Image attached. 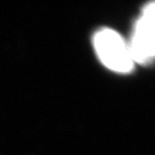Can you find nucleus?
Here are the masks:
<instances>
[{
    "label": "nucleus",
    "instance_id": "f257e3e1",
    "mask_svg": "<svg viewBox=\"0 0 155 155\" xmlns=\"http://www.w3.org/2000/svg\"><path fill=\"white\" fill-rule=\"evenodd\" d=\"M95 51L101 63L113 72L126 74L134 69L128 42L116 30L104 27L95 33Z\"/></svg>",
    "mask_w": 155,
    "mask_h": 155
},
{
    "label": "nucleus",
    "instance_id": "f03ea898",
    "mask_svg": "<svg viewBox=\"0 0 155 155\" xmlns=\"http://www.w3.org/2000/svg\"><path fill=\"white\" fill-rule=\"evenodd\" d=\"M154 9V3H148L135 23L133 35L128 42L134 64H148L153 61L155 51Z\"/></svg>",
    "mask_w": 155,
    "mask_h": 155
}]
</instances>
